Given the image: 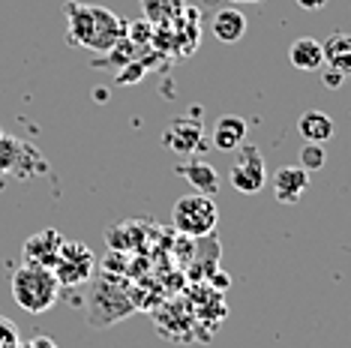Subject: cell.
Here are the masks:
<instances>
[{
    "label": "cell",
    "instance_id": "obj_1",
    "mask_svg": "<svg viewBox=\"0 0 351 348\" xmlns=\"http://www.w3.org/2000/svg\"><path fill=\"white\" fill-rule=\"evenodd\" d=\"M66 15V30L75 45H84L90 51H111L126 34V21L114 15L106 6H90V3H75L69 0L63 6Z\"/></svg>",
    "mask_w": 351,
    "mask_h": 348
},
{
    "label": "cell",
    "instance_id": "obj_2",
    "mask_svg": "<svg viewBox=\"0 0 351 348\" xmlns=\"http://www.w3.org/2000/svg\"><path fill=\"white\" fill-rule=\"evenodd\" d=\"M12 297L15 303L21 306L25 312H49L60 297V282L54 276L51 267H43V264H21L19 271L12 273Z\"/></svg>",
    "mask_w": 351,
    "mask_h": 348
},
{
    "label": "cell",
    "instance_id": "obj_3",
    "mask_svg": "<svg viewBox=\"0 0 351 348\" xmlns=\"http://www.w3.org/2000/svg\"><path fill=\"white\" fill-rule=\"evenodd\" d=\"M171 223L183 237H207L213 234V228L219 223V208L213 201V195H180L171 208Z\"/></svg>",
    "mask_w": 351,
    "mask_h": 348
},
{
    "label": "cell",
    "instance_id": "obj_4",
    "mask_svg": "<svg viewBox=\"0 0 351 348\" xmlns=\"http://www.w3.org/2000/svg\"><path fill=\"white\" fill-rule=\"evenodd\" d=\"M54 276H58L60 288L63 286H82L93 276V256L84 243H75V240H63V247L58 252L51 264Z\"/></svg>",
    "mask_w": 351,
    "mask_h": 348
},
{
    "label": "cell",
    "instance_id": "obj_5",
    "mask_svg": "<svg viewBox=\"0 0 351 348\" xmlns=\"http://www.w3.org/2000/svg\"><path fill=\"white\" fill-rule=\"evenodd\" d=\"M228 180H231V186L243 195H255V192L265 189L267 171H265V156L258 153V147H252V145L243 147L241 145V153H237L234 165H231Z\"/></svg>",
    "mask_w": 351,
    "mask_h": 348
},
{
    "label": "cell",
    "instance_id": "obj_6",
    "mask_svg": "<svg viewBox=\"0 0 351 348\" xmlns=\"http://www.w3.org/2000/svg\"><path fill=\"white\" fill-rule=\"evenodd\" d=\"M63 237L58 228H43V232L30 234L27 243H25V264H43V267H51L58 252L63 247Z\"/></svg>",
    "mask_w": 351,
    "mask_h": 348
},
{
    "label": "cell",
    "instance_id": "obj_7",
    "mask_svg": "<svg viewBox=\"0 0 351 348\" xmlns=\"http://www.w3.org/2000/svg\"><path fill=\"white\" fill-rule=\"evenodd\" d=\"M309 189V171L300 165H282L274 174V195L279 204H298Z\"/></svg>",
    "mask_w": 351,
    "mask_h": 348
},
{
    "label": "cell",
    "instance_id": "obj_8",
    "mask_svg": "<svg viewBox=\"0 0 351 348\" xmlns=\"http://www.w3.org/2000/svg\"><path fill=\"white\" fill-rule=\"evenodd\" d=\"M25 162H39L36 150L21 138L0 132V174H27Z\"/></svg>",
    "mask_w": 351,
    "mask_h": 348
},
{
    "label": "cell",
    "instance_id": "obj_9",
    "mask_svg": "<svg viewBox=\"0 0 351 348\" xmlns=\"http://www.w3.org/2000/svg\"><path fill=\"white\" fill-rule=\"evenodd\" d=\"M298 132L303 141H315V145H324V141L333 138V132H337V123H333V117L322 112V108H309V112H303L298 117Z\"/></svg>",
    "mask_w": 351,
    "mask_h": 348
},
{
    "label": "cell",
    "instance_id": "obj_10",
    "mask_svg": "<svg viewBox=\"0 0 351 348\" xmlns=\"http://www.w3.org/2000/svg\"><path fill=\"white\" fill-rule=\"evenodd\" d=\"M289 60H291L294 69H300V73H315V69L324 66V45L313 36H300L291 42Z\"/></svg>",
    "mask_w": 351,
    "mask_h": 348
},
{
    "label": "cell",
    "instance_id": "obj_11",
    "mask_svg": "<svg viewBox=\"0 0 351 348\" xmlns=\"http://www.w3.org/2000/svg\"><path fill=\"white\" fill-rule=\"evenodd\" d=\"M210 34L226 45L241 42V39L246 36V15L241 10H234V6H226V10H219L217 15H213Z\"/></svg>",
    "mask_w": 351,
    "mask_h": 348
},
{
    "label": "cell",
    "instance_id": "obj_12",
    "mask_svg": "<svg viewBox=\"0 0 351 348\" xmlns=\"http://www.w3.org/2000/svg\"><path fill=\"white\" fill-rule=\"evenodd\" d=\"M210 138H213V147H219V150H237L246 138V121L237 114H222L213 123Z\"/></svg>",
    "mask_w": 351,
    "mask_h": 348
},
{
    "label": "cell",
    "instance_id": "obj_13",
    "mask_svg": "<svg viewBox=\"0 0 351 348\" xmlns=\"http://www.w3.org/2000/svg\"><path fill=\"white\" fill-rule=\"evenodd\" d=\"M145 21L154 27H169L171 21H180L186 12V0H141Z\"/></svg>",
    "mask_w": 351,
    "mask_h": 348
},
{
    "label": "cell",
    "instance_id": "obj_14",
    "mask_svg": "<svg viewBox=\"0 0 351 348\" xmlns=\"http://www.w3.org/2000/svg\"><path fill=\"white\" fill-rule=\"evenodd\" d=\"M324 45V63L339 73H351V34H333Z\"/></svg>",
    "mask_w": 351,
    "mask_h": 348
},
{
    "label": "cell",
    "instance_id": "obj_15",
    "mask_svg": "<svg viewBox=\"0 0 351 348\" xmlns=\"http://www.w3.org/2000/svg\"><path fill=\"white\" fill-rule=\"evenodd\" d=\"M180 171H183V177L198 189V192H204V195H217L219 192V177H217V171H213V165H207L202 160H193V162L183 165Z\"/></svg>",
    "mask_w": 351,
    "mask_h": 348
},
{
    "label": "cell",
    "instance_id": "obj_16",
    "mask_svg": "<svg viewBox=\"0 0 351 348\" xmlns=\"http://www.w3.org/2000/svg\"><path fill=\"white\" fill-rule=\"evenodd\" d=\"M324 162H327V153H324V145H315V141H303V147H300V169H306L309 174L318 171V169H324Z\"/></svg>",
    "mask_w": 351,
    "mask_h": 348
},
{
    "label": "cell",
    "instance_id": "obj_17",
    "mask_svg": "<svg viewBox=\"0 0 351 348\" xmlns=\"http://www.w3.org/2000/svg\"><path fill=\"white\" fill-rule=\"evenodd\" d=\"M322 82H324V87H330V90H337V87H342V82H346V73H339V69L327 66L324 73H322Z\"/></svg>",
    "mask_w": 351,
    "mask_h": 348
},
{
    "label": "cell",
    "instance_id": "obj_18",
    "mask_svg": "<svg viewBox=\"0 0 351 348\" xmlns=\"http://www.w3.org/2000/svg\"><path fill=\"white\" fill-rule=\"evenodd\" d=\"M294 3H298L300 10H306V12H318V10H324L327 6V0H294Z\"/></svg>",
    "mask_w": 351,
    "mask_h": 348
},
{
    "label": "cell",
    "instance_id": "obj_19",
    "mask_svg": "<svg viewBox=\"0 0 351 348\" xmlns=\"http://www.w3.org/2000/svg\"><path fill=\"white\" fill-rule=\"evenodd\" d=\"M27 348H58V345H54L49 336H36V339H34V343H30Z\"/></svg>",
    "mask_w": 351,
    "mask_h": 348
},
{
    "label": "cell",
    "instance_id": "obj_20",
    "mask_svg": "<svg viewBox=\"0 0 351 348\" xmlns=\"http://www.w3.org/2000/svg\"><path fill=\"white\" fill-rule=\"evenodd\" d=\"M231 3H261V0H231Z\"/></svg>",
    "mask_w": 351,
    "mask_h": 348
},
{
    "label": "cell",
    "instance_id": "obj_21",
    "mask_svg": "<svg viewBox=\"0 0 351 348\" xmlns=\"http://www.w3.org/2000/svg\"><path fill=\"white\" fill-rule=\"evenodd\" d=\"M25 348H27V345H25Z\"/></svg>",
    "mask_w": 351,
    "mask_h": 348
}]
</instances>
